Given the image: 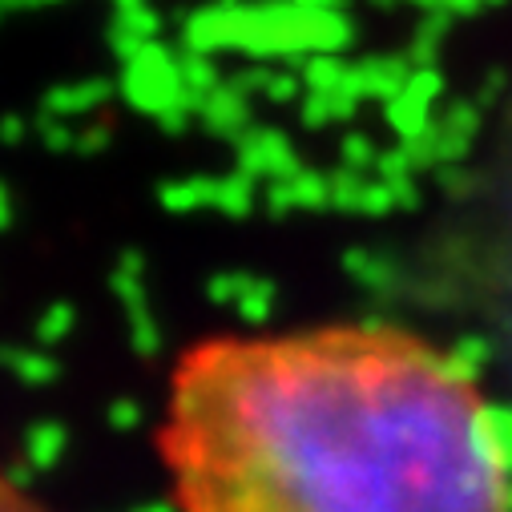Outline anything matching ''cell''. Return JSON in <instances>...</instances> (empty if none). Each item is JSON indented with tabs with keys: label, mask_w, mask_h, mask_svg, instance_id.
<instances>
[{
	"label": "cell",
	"mask_w": 512,
	"mask_h": 512,
	"mask_svg": "<svg viewBox=\"0 0 512 512\" xmlns=\"http://www.w3.org/2000/svg\"><path fill=\"white\" fill-rule=\"evenodd\" d=\"M436 9L448 17H472L484 9V0H436Z\"/></svg>",
	"instance_id": "obj_11"
},
{
	"label": "cell",
	"mask_w": 512,
	"mask_h": 512,
	"mask_svg": "<svg viewBox=\"0 0 512 512\" xmlns=\"http://www.w3.org/2000/svg\"><path fill=\"white\" fill-rule=\"evenodd\" d=\"M287 5H295L303 13H343L347 0H287Z\"/></svg>",
	"instance_id": "obj_12"
},
{
	"label": "cell",
	"mask_w": 512,
	"mask_h": 512,
	"mask_svg": "<svg viewBox=\"0 0 512 512\" xmlns=\"http://www.w3.org/2000/svg\"><path fill=\"white\" fill-rule=\"evenodd\" d=\"M359 73H363V89L367 93H396L400 85H404V61L400 57H375V61H367V65H359Z\"/></svg>",
	"instance_id": "obj_4"
},
{
	"label": "cell",
	"mask_w": 512,
	"mask_h": 512,
	"mask_svg": "<svg viewBox=\"0 0 512 512\" xmlns=\"http://www.w3.org/2000/svg\"><path fill=\"white\" fill-rule=\"evenodd\" d=\"M33 5H53V0H33Z\"/></svg>",
	"instance_id": "obj_16"
},
{
	"label": "cell",
	"mask_w": 512,
	"mask_h": 512,
	"mask_svg": "<svg viewBox=\"0 0 512 512\" xmlns=\"http://www.w3.org/2000/svg\"><path fill=\"white\" fill-rule=\"evenodd\" d=\"M178 81H182V69L170 61V53H166L162 45L150 41V45L142 49V57L130 61V77H125V89H130V101L154 109V105H166V101H178V97H182Z\"/></svg>",
	"instance_id": "obj_2"
},
{
	"label": "cell",
	"mask_w": 512,
	"mask_h": 512,
	"mask_svg": "<svg viewBox=\"0 0 512 512\" xmlns=\"http://www.w3.org/2000/svg\"><path fill=\"white\" fill-rule=\"evenodd\" d=\"M105 93H109V85L89 81V85H77V89H57V93L49 97V105H53V109H89V105L101 101Z\"/></svg>",
	"instance_id": "obj_7"
},
{
	"label": "cell",
	"mask_w": 512,
	"mask_h": 512,
	"mask_svg": "<svg viewBox=\"0 0 512 512\" xmlns=\"http://www.w3.org/2000/svg\"><path fill=\"white\" fill-rule=\"evenodd\" d=\"M178 69H182V81H186V89H214V61L206 57V53H186L182 61H178Z\"/></svg>",
	"instance_id": "obj_8"
},
{
	"label": "cell",
	"mask_w": 512,
	"mask_h": 512,
	"mask_svg": "<svg viewBox=\"0 0 512 512\" xmlns=\"http://www.w3.org/2000/svg\"><path fill=\"white\" fill-rule=\"evenodd\" d=\"M343 77H347V69H343L339 57H331V53L307 61V85H311L315 93H331V89H339Z\"/></svg>",
	"instance_id": "obj_5"
},
{
	"label": "cell",
	"mask_w": 512,
	"mask_h": 512,
	"mask_svg": "<svg viewBox=\"0 0 512 512\" xmlns=\"http://www.w3.org/2000/svg\"><path fill=\"white\" fill-rule=\"evenodd\" d=\"M400 5H416V9H424V13H432V9H436V0H400Z\"/></svg>",
	"instance_id": "obj_14"
},
{
	"label": "cell",
	"mask_w": 512,
	"mask_h": 512,
	"mask_svg": "<svg viewBox=\"0 0 512 512\" xmlns=\"http://www.w3.org/2000/svg\"><path fill=\"white\" fill-rule=\"evenodd\" d=\"M452 21H456V17H448V13H440V9H432V13L420 21L416 45H412V61H416V65H432V61H436V45L448 37Z\"/></svg>",
	"instance_id": "obj_3"
},
{
	"label": "cell",
	"mask_w": 512,
	"mask_h": 512,
	"mask_svg": "<svg viewBox=\"0 0 512 512\" xmlns=\"http://www.w3.org/2000/svg\"><path fill=\"white\" fill-rule=\"evenodd\" d=\"M113 29H125V33H134L142 41H154L158 29H162V17L150 5H142V9H130V13H117L113 17Z\"/></svg>",
	"instance_id": "obj_6"
},
{
	"label": "cell",
	"mask_w": 512,
	"mask_h": 512,
	"mask_svg": "<svg viewBox=\"0 0 512 512\" xmlns=\"http://www.w3.org/2000/svg\"><path fill=\"white\" fill-rule=\"evenodd\" d=\"M267 89H271V97H275V101H287V97L295 93V81H291V77H271V85H267Z\"/></svg>",
	"instance_id": "obj_13"
},
{
	"label": "cell",
	"mask_w": 512,
	"mask_h": 512,
	"mask_svg": "<svg viewBox=\"0 0 512 512\" xmlns=\"http://www.w3.org/2000/svg\"><path fill=\"white\" fill-rule=\"evenodd\" d=\"M0 13H5V5H0Z\"/></svg>",
	"instance_id": "obj_17"
},
{
	"label": "cell",
	"mask_w": 512,
	"mask_h": 512,
	"mask_svg": "<svg viewBox=\"0 0 512 512\" xmlns=\"http://www.w3.org/2000/svg\"><path fill=\"white\" fill-rule=\"evenodd\" d=\"M492 5H504V0H484V9H492Z\"/></svg>",
	"instance_id": "obj_15"
},
{
	"label": "cell",
	"mask_w": 512,
	"mask_h": 512,
	"mask_svg": "<svg viewBox=\"0 0 512 512\" xmlns=\"http://www.w3.org/2000/svg\"><path fill=\"white\" fill-rule=\"evenodd\" d=\"M440 85H444V81H440V73H436V69H420V73L408 81V93H416L420 101H432V97L440 93Z\"/></svg>",
	"instance_id": "obj_10"
},
{
	"label": "cell",
	"mask_w": 512,
	"mask_h": 512,
	"mask_svg": "<svg viewBox=\"0 0 512 512\" xmlns=\"http://www.w3.org/2000/svg\"><path fill=\"white\" fill-rule=\"evenodd\" d=\"M162 456L182 512H512L476 379L400 327L190 347Z\"/></svg>",
	"instance_id": "obj_1"
},
{
	"label": "cell",
	"mask_w": 512,
	"mask_h": 512,
	"mask_svg": "<svg viewBox=\"0 0 512 512\" xmlns=\"http://www.w3.org/2000/svg\"><path fill=\"white\" fill-rule=\"evenodd\" d=\"M0 512H49V508H41L21 484H13L5 472H0Z\"/></svg>",
	"instance_id": "obj_9"
}]
</instances>
